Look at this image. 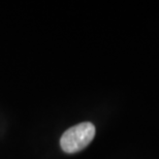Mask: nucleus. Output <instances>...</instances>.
Listing matches in <instances>:
<instances>
[{
    "instance_id": "1",
    "label": "nucleus",
    "mask_w": 159,
    "mask_h": 159,
    "mask_svg": "<svg viewBox=\"0 0 159 159\" xmlns=\"http://www.w3.org/2000/svg\"><path fill=\"white\" fill-rule=\"evenodd\" d=\"M95 136V126L91 122H83L68 128L60 139V146L65 153L74 154L82 151Z\"/></svg>"
}]
</instances>
